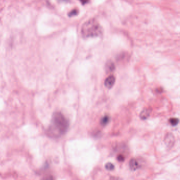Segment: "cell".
Returning <instances> with one entry per match:
<instances>
[{
    "instance_id": "6da1fadb",
    "label": "cell",
    "mask_w": 180,
    "mask_h": 180,
    "mask_svg": "<svg viewBox=\"0 0 180 180\" xmlns=\"http://www.w3.org/2000/svg\"><path fill=\"white\" fill-rule=\"evenodd\" d=\"M69 125V121L65 116L60 112H56L52 116L47 134L51 137H59L66 133Z\"/></svg>"
},
{
    "instance_id": "7a4b0ae2",
    "label": "cell",
    "mask_w": 180,
    "mask_h": 180,
    "mask_svg": "<svg viewBox=\"0 0 180 180\" xmlns=\"http://www.w3.org/2000/svg\"><path fill=\"white\" fill-rule=\"evenodd\" d=\"M81 32L84 38L97 37L103 34V29L96 19H91L83 25Z\"/></svg>"
},
{
    "instance_id": "3957f363",
    "label": "cell",
    "mask_w": 180,
    "mask_h": 180,
    "mask_svg": "<svg viewBox=\"0 0 180 180\" xmlns=\"http://www.w3.org/2000/svg\"><path fill=\"white\" fill-rule=\"evenodd\" d=\"M115 81H116V79L114 76L111 75L108 77L104 82L105 86L107 87L108 89H111L114 85Z\"/></svg>"
},
{
    "instance_id": "277c9868",
    "label": "cell",
    "mask_w": 180,
    "mask_h": 180,
    "mask_svg": "<svg viewBox=\"0 0 180 180\" xmlns=\"http://www.w3.org/2000/svg\"><path fill=\"white\" fill-rule=\"evenodd\" d=\"M175 142V139L172 134L169 133L165 137V144L169 147H172Z\"/></svg>"
},
{
    "instance_id": "5b68a950",
    "label": "cell",
    "mask_w": 180,
    "mask_h": 180,
    "mask_svg": "<svg viewBox=\"0 0 180 180\" xmlns=\"http://www.w3.org/2000/svg\"><path fill=\"white\" fill-rule=\"evenodd\" d=\"M151 113V109L150 108H144L140 114V118L143 120H145L149 117Z\"/></svg>"
},
{
    "instance_id": "8992f818",
    "label": "cell",
    "mask_w": 180,
    "mask_h": 180,
    "mask_svg": "<svg viewBox=\"0 0 180 180\" xmlns=\"http://www.w3.org/2000/svg\"><path fill=\"white\" fill-rule=\"evenodd\" d=\"M129 166L132 171H135L139 169V163L135 159H132L129 162Z\"/></svg>"
},
{
    "instance_id": "52a82bcc",
    "label": "cell",
    "mask_w": 180,
    "mask_h": 180,
    "mask_svg": "<svg viewBox=\"0 0 180 180\" xmlns=\"http://www.w3.org/2000/svg\"><path fill=\"white\" fill-rule=\"evenodd\" d=\"M115 69V66L114 63L111 62V61H108L106 65V71L110 73L112 72Z\"/></svg>"
},
{
    "instance_id": "ba28073f",
    "label": "cell",
    "mask_w": 180,
    "mask_h": 180,
    "mask_svg": "<svg viewBox=\"0 0 180 180\" xmlns=\"http://www.w3.org/2000/svg\"><path fill=\"white\" fill-rule=\"evenodd\" d=\"M110 120V118L108 116H105L101 118V124L103 126H105V125H107L108 123H109Z\"/></svg>"
},
{
    "instance_id": "9c48e42d",
    "label": "cell",
    "mask_w": 180,
    "mask_h": 180,
    "mask_svg": "<svg viewBox=\"0 0 180 180\" xmlns=\"http://www.w3.org/2000/svg\"><path fill=\"white\" fill-rule=\"evenodd\" d=\"M179 120L177 118H172L170 119V124L172 126H176L178 124Z\"/></svg>"
},
{
    "instance_id": "30bf717a",
    "label": "cell",
    "mask_w": 180,
    "mask_h": 180,
    "mask_svg": "<svg viewBox=\"0 0 180 180\" xmlns=\"http://www.w3.org/2000/svg\"><path fill=\"white\" fill-rule=\"evenodd\" d=\"M105 168L108 171H113L114 169V165L111 163H107L105 165Z\"/></svg>"
},
{
    "instance_id": "8fae6325",
    "label": "cell",
    "mask_w": 180,
    "mask_h": 180,
    "mask_svg": "<svg viewBox=\"0 0 180 180\" xmlns=\"http://www.w3.org/2000/svg\"><path fill=\"white\" fill-rule=\"evenodd\" d=\"M78 11L75 9V10H73L71 11L69 13V16L70 17H73V16L76 15L78 14Z\"/></svg>"
},
{
    "instance_id": "7c38bea8",
    "label": "cell",
    "mask_w": 180,
    "mask_h": 180,
    "mask_svg": "<svg viewBox=\"0 0 180 180\" xmlns=\"http://www.w3.org/2000/svg\"><path fill=\"white\" fill-rule=\"evenodd\" d=\"M117 160L119 162H123L125 160V157L122 155H119L117 156Z\"/></svg>"
},
{
    "instance_id": "4fadbf2b",
    "label": "cell",
    "mask_w": 180,
    "mask_h": 180,
    "mask_svg": "<svg viewBox=\"0 0 180 180\" xmlns=\"http://www.w3.org/2000/svg\"><path fill=\"white\" fill-rule=\"evenodd\" d=\"M81 1V2L83 4H85L87 3V2L88 1V0H80Z\"/></svg>"
},
{
    "instance_id": "5bb4252c",
    "label": "cell",
    "mask_w": 180,
    "mask_h": 180,
    "mask_svg": "<svg viewBox=\"0 0 180 180\" xmlns=\"http://www.w3.org/2000/svg\"><path fill=\"white\" fill-rule=\"evenodd\" d=\"M60 1H67L68 0H60Z\"/></svg>"
}]
</instances>
